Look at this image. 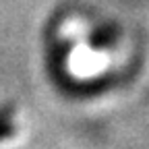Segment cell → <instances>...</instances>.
<instances>
[{"mask_svg": "<svg viewBox=\"0 0 149 149\" xmlns=\"http://www.w3.org/2000/svg\"><path fill=\"white\" fill-rule=\"evenodd\" d=\"M10 135H13V126H8V124H0V139L10 137Z\"/></svg>", "mask_w": 149, "mask_h": 149, "instance_id": "1", "label": "cell"}]
</instances>
